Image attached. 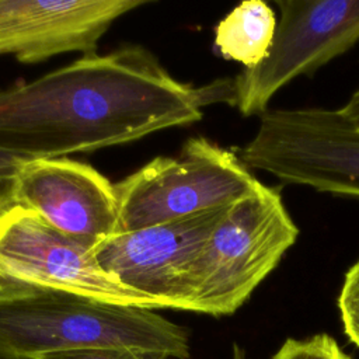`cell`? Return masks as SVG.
I'll return each mask as SVG.
<instances>
[{
    "label": "cell",
    "mask_w": 359,
    "mask_h": 359,
    "mask_svg": "<svg viewBox=\"0 0 359 359\" xmlns=\"http://www.w3.org/2000/svg\"><path fill=\"white\" fill-rule=\"evenodd\" d=\"M144 0H0V56L38 63L53 56L95 53L112 22Z\"/></svg>",
    "instance_id": "30bf717a"
},
{
    "label": "cell",
    "mask_w": 359,
    "mask_h": 359,
    "mask_svg": "<svg viewBox=\"0 0 359 359\" xmlns=\"http://www.w3.org/2000/svg\"><path fill=\"white\" fill-rule=\"evenodd\" d=\"M94 247L15 206L0 217V287L59 290L115 304L164 309L105 273Z\"/></svg>",
    "instance_id": "8992f818"
},
{
    "label": "cell",
    "mask_w": 359,
    "mask_h": 359,
    "mask_svg": "<svg viewBox=\"0 0 359 359\" xmlns=\"http://www.w3.org/2000/svg\"><path fill=\"white\" fill-rule=\"evenodd\" d=\"M27 158L0 149V217L17 206L15 188Z\"/></svg>",
    "instance_id": "5bb4252c"
},
{
    "label": "cell",
    "mask_w": 359,
    "mask_h": 359,
    "mask_svg": "<svg viewBox=\"0 0 359 359\" xmlns=\"http://www.w3.org/2000/svg\"><path fill=\"white\" fill-rule=\"evenodd\" d=\"M234 359H245L244 352L238 346H234Z\"/></svg>",
    "instance_id": "e0dca14e"
},
{
    "label": "cell",
    "mask_w": 359,
    "mask_h": 359,
    "mask_svg": "<svg viewBox=\"0 0 359 359\" xmlns=\"http://www.w3.org/2000/svg\"><path fill=\"white\" fill-rule=\"evenodd\" d=\"M344 332L359 348V259L348 269L338 297Z\"/></svg>",
    "instance_id": "4fadbf2b"
},
{
    "label": "cell",
    "mask_w": 359,
    "mask_h": 359,
    "mask_svg": "<svg viewBox=\"0 0 359 359\" xmlns=\"http://www.w3.org/2000/svg\"><path fill=\"white\" fill-rule=\"evenodd\" d=\"M259 184L234 151L202 136L191 137L175 157H156L114 184L118 233L230 206Z\"/></svg>",
    "instance_id": "277c9868"
},
{
    "label": "cell",
    "mask_w": 359,
    "mask_h": 359,
    "mask_svg": "<svg viewBox=\"0 0 359 359\" xmlns=\"http://www.w3.org/2000/svg\"><path fill=\"white\" fill-rule=\"evenodd\" d=\"M271 359H352L328 334L286 339Z\"/></svg>",
    "instance_id": "7c38bea8"
},
{
    "label": "cell",
    "mask_w": 359,
    "mask_h": 359,
    "mask_svg": "<svg viewBox=\"0 0 359 359\" xmlns=\"http://www.w3.org/2000/svg\"><path fill=\"white\" fill-rule=\"evenodd\" d=\"M237 156L282 184L359 196V128L341 109H268Z\"/></svg>",
    "instance_id": "5b68a950"
},
{
    "label": "cell",
    "mask_w": 359,
    "mask_h": 359,
    "mask_svg": "<svg viewBox=\"0 0 359 359\" xmlns=\"http://www.w3.org/2000/svg\"><path fill=\"white\" fill-rule=\"evenodd\" d=\"M349 119H351V122L356 126V128H359V90H356L352 95H351V98L348 100V102L342 107V108H339Z\"/></svg>",
    "instance_id": "2e32d148"
},
{
    "label": "cell",
    "mask_w": 359,
    "mask_h": 359,
    "mask_svg": "<svg viewBox=\"0 0 359 359\" xmlns=\"http://www.w3.org/2000/svg\"><path fill=\"white\" fill-rule=\"evenodd\" d=\"M88 348H129L188 359V331L151 309L73 293L0 287V359Z\"/></svg>",
    "instance_id": "7a4b0ae2"
},
{
    "label": "cell",
    "mask_w": 359,
    "mask_h": 359,
    "mask_svg": "<svg viewBox=\"0 0 359 359\" xmlns=\"http://www.w3.org/2000/svg\"><path fill=\"white\" fill-rule=\"evenodd\" d=\"M233 98V79L194 87L126 45L0 88V149L27 160L93 151L195 123L206 105Z\"/></svg>",
    "instance_id": "6da1fadb"
},
{
    "label": "cell",
    "mask_w": 359,
    "mask_h": 359,
    "mask_svg": "<svg viewBox=\"0 0 359 359\" xmlns=\"http://www.w3.org/2000/svg\"><path fill=\"white\" fill-rule=\"evenodd\" d=\"M15 203L56 230L94 245L119 230L115 185L94 167L66 157L27 160L18 175Z\"/></svg>",
    "instance_id": "9c48e42d"
},
{
    "label": "cell",
    "mask_w": 359,
    "mask_h": 359,
    "mask_svg": "<svg viewBox=\"0 0 359 359\" xmlns=\"http://www.w3.org/2000/svg\"><path fill=\"white\" fill-rule=\"evenodd\" d=\"M276 25L275 13L265 1H243L216 25L215 48L224 59L252 69L269 53Z\"/></svg>",
    "instance_id": "8fae6325"
},
{
    "label": "cell",
    "mask_w": 359,
    "mask_h": 359,
    "mask_svg": "<svg viewBox=\"0 0 359 359\" xmlns=\"http://www.w3.org/2000/svg\"><path fill=\"white\" fill-rule=\"evenodd\" d=\"M299 229L275 187H259L230 205L192 271L191 311L236 313L296 243Z\"/></svg>",
    "instance_id": "3957f363"
},
{
    "label": "cell",
    "mask_w": 359,
    "mask_h": 359,
    "mask_svg": "<svg viewBox=\"0 0 359 359\" xmlns=\"http://www.w3.org/2000/svg\"><path fill=\"white\" fill-rule=\"evenodd\" d=\"M280 18L266 57L233 79V107L261 116L289 81L313 76L359 42V0H276Z\"/></svg>",
    "instance_id": "52a82bcc"
},
{
    "label": "cell",
    "mask_w": 359,
    "mask_h": 359,
    "mask_svg": "<svg viewBox=\"0 0 359 359\" xmlns=\"http://www.w3.org/2000/svg\"><path fill=\"white\" fill-rule=\"evenodd\" d=\"M226 208L116 233L94 247L100 268L164 309L191 311L192 271Z\"/></svg>",
    "instance_id": "ba28073f"
},
{
    "label": "cell",
    "mask_w": 359,
    "mask_h": 359,
    "mask_svg": "<svg viewBox=\"0 0 359 359\" xmlns=\"http://www.w3.org/2000/svg\"><path fill=\"white\" fill-rule=\"evenodd\" d=\"M38 359H171L129 348H88L42 355Z\"/></svg>",
    "instance_id": "9a60e30c"
}]
</instances>
